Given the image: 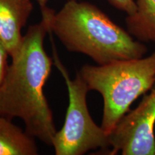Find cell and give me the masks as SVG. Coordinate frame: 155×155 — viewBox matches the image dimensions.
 I'll return each mask as SVG.
<instances>
[{
  "label": "cell",
  "instance_id": "cell-1",
  "mask_svg": "<svg viewBox=\"0 0 155 155\" xmlns=\"http://www.w3.org/2000/svg\"><path fill=\"white\" fill-rule=\"evenodd\" d=\"M49 9L41 7V22L29 27L19 51L12 58L0 86V116L22 119L29 134L52 146L57 131L44 94L53 61L44 48L50 31Z\"/></svg>",
  "mask_w": 155,
  "mask_h": 155
},
{
  "label": "cell",
  "instance_id": "cell-2",
  "mask_svg": "<svg viewBox=\"0 0 155 155\" xmlns=\"http://www.w3.org/2000/svg\"><path fill=\"white\" fill-rule=\"evenodd\" d=\"M49 29L65 48L98 65L144 57V42L116 25L91 3L69 0L58 12L49 9Z\"/></svg>",
  "mask_w": 155,
  "mask_h": 155
},
{
  "label": "cell",
  "instance_id": "cell-3",
  "mask_svg": "<svg viewBox=\"0 0 155 155\" xmlns=\"http://www.w3.org/2000/svg\"><path fill=\"white\" fill-rule=\"evenodd\" d=\"M79 73L89 91L104 100L101 127L109 134L139 96L155 85V52L147 57L117 61L105 65H84Z\"/></svg>",
  "mask_w": 155,
  "mask_h": 155
},
{
  "label": "cell",
  "instance_id": "cell-4",
  "mask_svg": "<svg viewBox=\"0 0 155 155\" xmlns=\"http://www.w3.org/2000/svg\"><path fill=\"white\" fill-rule=\"evenodd\" d=\"M52 43L55 65L65 80L69 98L63 127L56 131L52 144L55 154L82 155L96 149L108 152V134L95 123L89 113L86 100L89 89L86 82L79 72L74 79L71 78L58 58L53 40Z\"/></svg>",
  "mask_w": 155,
  "mask_h": 155
},
{
  "label": "cell",
  "instance_id": "cell-5",
  "mask_svg": "<svg viewBox=\"0 0 155 155\" xmlns=\"http://www.w3.org/2000/svg\"><path fill=\"white\" fill-rule=\"evenodd\" d=\"M155 88L130 110L108 134V154L155 155Z\"/></svg>",
  "mask_w": 155,
  "mask_h": 155
},
{
  "label": "cell",
  "instance_id": "cell-6",
  "mask_svg": "<svg viewBox=\"0 0 155 155\" xmlns=\"http://www.w3.org/2000/svg\"><path fill=\"white\" fill-rule=\"evenodd\" d=\"M33 10L30 0H0V41L12 58L22 43V30Z\"/></svg>",
  "mask_w": 155,
  "mask_h": 155
},
{
  "label": "cell",
  "instance_id": "cell-7",
  "mask_svg": "<svg viewBox=\"0 0 155 155\" xmlns=\"http://www.w3.org/2000/svg\"><path fill=\"white\" fill-rule=\"evenodd\" d=\"M0 116V155H36L35 137L11 121Z\"/></svg>",
  "mask_w": 155,
  "mask_h": 155
},
{
  "label": "cell",
  "instance_id": "cell-8",
  "mask_svg": "<svg viewBox=\"0 0 155 155\" xmlns=\"http://www.w3.org/2000/svg\"><path fill=\"white\" fill-rule=\"evenodd\" d=\"M136 12L126 17L127 31L142 42H155V0H137Z\"/></svg>",
  "mask_w": 155,
  "mask_h": 155
},
{
  "label": "cell",
  "instance_id": "cell-9",
  "mask_svg": "<svg viewBox=\"0 0 155 155\" xmlns=\"http://www.w3.org/2000/svg\"><path fill=\"white\" fill-rule=\"evenodd\" d=\"M116 9L121 10L127 15H131L136 12L137 6L134 0H107Z\"/></svg>",
  "mask_w": 155,
  "mask_h": 155
},
{
  "label": "cell",
  "instance_id": "cell-10",
  "mask_svg": "<svg viewBox=\"0 0 155 155\" xmlns=\"http://www.w3.org/2000/svg\"><path fill=\"white\" fill-rule=\"evenodd\" d=\"M9 56L8 50L5 48L2 42L0 41V86L2 83L7 74L9 68L8 57Z\"/></svg>",
  "mask_w": 155,
  "mask_h": 155
},
{
  "label": "cell",
  "instance_id": "cell-11",
  "mask_svg": "<svg viewBox=\"0 0 155 155\" xmlns=\"http://www.w3.org/2000/svg\"><path fill=\"white\" fill-rule=\"evenodd\" d=\"M38 2L40 5V7H44V6H46V4H47L48 0H37Z\"/></svg>",
  "mask_w": 155,
  "mask_h": 155
}]
</instances>
